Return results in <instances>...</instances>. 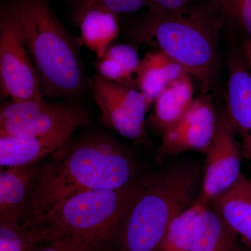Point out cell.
I'll use <instances>...</instances> for the list:
<instances>
[{"label":"cell","mask_w":251,"mask_h":251,"mask_svg":"<svg viewBox=\"0 0 251 251\" xmlns=\"http://www.w3.org/2000/svg\"><path fill=\"white\" fill-rule=\"evenodd\" d=\"M38 168L26 224L39 226L60 201L85 191L115 189L138 179L134 158L116 140L103 135L71 139Z\"/></svg>","instance_id":"6da1fadb"},{"label":"cell","mask_w":251,"mask_h":251,"mask_svg":"<svg viewBox=\"0 0 251 251\" xmlns=\"http://www.w3.org/2000/svg\"><path fill=\"white\" fill-rule=\"evenodd\" d=\"M225 23L224 14L213 0H198L174 11L149 10L133 35L179 64L200 81L206 94L217 74L218 40Z\"/></svg>","instance_id":"7a4b0ae2"},{"label":"cell","mask_w":251,"mask_h":251,"mask_svg":"<svg viewBox=\"0 0 251 251\" xmlns=\"http://www.w3.org/2000/svg\"><path fill=\"white\" fill-rule=\"evenodd\" d=\"M202 175L200 165L177 163L139 177L113 251H158L172 221L196 201Z\"/></svg>","instance_id":"3957f363"},{"label":"cell","mask_w":251,"mask_h":251,"mask_svg":"<svg viewBox=\"0 0 251 251\" xmlns=\"http://www.w3.org/2000/svg\"><path fill=\"white\" fill-rule=\"evenodd\" d=\"M44 97H71L83 92L85 72L76 41L73 40L47 0H10Z\"/></svg>","instance_id":"277c9868"},{"label":"cell","mask_w":251,"mask_h":251,"mask_svg":"<svg viewBox=\"0 0 251 251\" xmlns=\"http://www.w3.org/2000/svg\"><path fill=\"white\" fill-rule=\"evenodd\" d=\"M138 179L124 187L85 191L66 198L50 209L39 226L46 229L49 240L74 237L113 247Z\"/></svg>","instance_id":"5b68a950"},{"label":"cell","mask_w":251,"mask_h":251,"mask_svg":"<svg viewBox=\"0 0 251 251\" xmlns=\"http://www.w3.org/2000/svg\"><path fill=\"white\" fill-rule=\"evenodd\" d=\"M85 109L70 103H50L44 97L9 100L0 109V137L50 134L69 126L87 122Z\"/></svg>","instance_id":"8992f818"},{"label":"cell","mask_w":251,"mask_h":251,"mask_svg":"<svg viewBox=\"0 0 251 251\" xmlns=\"http://www.w3.org/2000/svg\"><path fill=\"white\" fill-rule=\"evenodd\" d=\"M0 86L1 100L44 97L17 21L6 4L0 14Z\"/></svg>","instance_id":"52a82bcc"},{"label":"cell","mask_w":251,"mask_h":251,"mask_svg":"<svg viewBox=\"0 0 251 251\" xmlns=\"http://www.w3.org/2000/svg\"><path fill=\"white\" fill-rule=\"evenodd\" d=\"M89 85L104 125L128 139L145 141L146 114L150 108L140 90L99 75L91 78Z\"/></svg>","instance_id":"ba28073f"},{"label":"cell","mask_w":251,"mask_h":251,"mask_svg":"<svg viewBox=\"0 0 251 251\" xmlns=\"http://www.w3.org/2000/svg\"><path fill=\"white\" fill-rule=\"evenodd\" d=\"M219 112L210 95L194 99L187 111L161 136L156 160L187 151L206 153L215 135Z\"/></svg>","instance_id":"9c48e42d"},{"label":"cell","mask_w":251,"mask_h":251,"mask_svg":"<svg viewBox=\"0 0 251 251\" xmlns=\"http://www.w3.org/2000/svg\"><path fill=\"white\" fill-rule=\"evenodd\" d=\"M205 155L200 196L211 204L232 188L242 175V150L226 112H219L215 135Z\"/></svg>","instance_id":"30bf717a"},{"label":"cell","mask_w":251,"mask_h":251,"mask_svg":"<svg viewBox=\"0 0 251 251\" xmlns=\"http://www.w3.org/2000/svg\"><path fill=\"white\" fill-rule=\"evenodd\" d=\"M225 112L240 139L243 157L251 163V72L239 57L229 61Z\"/></svg>","instance_id":"8fae6325"},{"label":"cell","mask_w":251,"mask_h":251,"mask_svg":"<svg viewBox=\"0 0 251 251\" xmlns=\"http://www.w3.org/2000/svg\"><path fill=\"white\" fill-rule=\"evenodd\" d=\"M74 1V17L80 31L75 41L93 52L97 59H100L120 33L117 15L98 3Z\"/></svg>","instance_id":"7c38bea8"},{"label":"cell","mask_w":251,"mask_h":251,"mask_svg":"<svg viewBox=\"0 0 251 251\" xmlns=\"http://www.w3.org/2000/svg\"><path fill=\"white\" fill-rule=\"evenodd\" d=\"M80 126L75 124L58 131L38 136L0 137V166L9 168L34 164L68 143Z\"/></svg>","instance_id":"4fadbf2b"},{"label":"cell","mask_w":251,"mask_h":251,"mask_svg":"<svg viewBox=\"0 0 251 251\" xmlns=\"http://www.w3.org/2000/svg\"><path fill=\"white\" fill-rule=\"evenodd\" d=\"M38 168L34 164L1 168L0 219L25 223Z\"/></svg>","instance_id":"5bb4252c"},{"label":"cell","mask_w":251,"mask_h":251,"mask_svg":"<svg viewBox=\"0 0 251 251\" xmlns=\"http://www.w3.org/2000/svg\"><path fill=\"white\" fill-rule=\"evenodd\" d=\"M212 207L251 251V181L242 175L237 183L211 203Z\"/></svg>","instance_id":"9a60e30c"},{"label":"cell","mask_w":251,"mask_h":251,"mask_svg":"<svg viewBox=\"0 0 251 251\" xmlns=\"http://www.w3.org/2000/svg\"><path fill=\"white\" fill-rule=\"evenodd\" d=\"M194 87L191 75L186 74L172 82L157 97L148 124L162 136L187 111L193 99Z\"/></svg>","instance_id":"2e32d148"},{"label":"cell","mask_w":251,"mask_h":251,"mask_svg":"<svg viewBox=\"0 0 251 251\" xmlns=\"http://www.w3.org/2000/svg\"><path fill=\"white\" fill-rule=\"evenodd\" d=\"M186 74L184 68L161 51L149 52L140 60L136 74L137 88L150 108L172 82Z\"/></svg>","instance_id":"e0dca14e"},{"label":"cell","mask_w":251,"mask_h":251,"mask_svg":"<svg viewBox=\"0 0 251 251\" xmlns=\"http://www.w3.org/2000/svg\"><path fill=\"white\" fill-rule=\"evenodd\" d=\"M237 234L211 204L198 216L191 251H245Z\"/></svg>","instance_id":"ac0fdd59"},{"label":"cell","mask_w":251,"mask_h":251,"mask_svg":"<svg viewBox=\"0 0 251 251\" xmlns=\"http://www.w3.org/2000/svg\"><path fill=\"white\" fill-rule=\"evenodd\" d=\"M140 59L133 46L125 44H112L103 57L97 59L98 75L115 83L137 87L136 74Z\"/></svg>","instance_id":"d6986e66"},{"label":"cell","mask_w":251,"mask_h":251,"mask_svg":"<svg viewBox=\"0 0 251 251\" xmlns=\"http://www.w3.org/2000/svg\"><path fill=\"white\" fill-rule=\"evenodd\" d=\"M209 204L199 196L191 205L178 214L168 226L158 251H191L196 219Z\"/></svg>","instance_id":"ffe728a7"},{"label":"cell","mask_w":251,"mask_h":251,"mask_svg":"<svg viewBox=\"0 0 251 251\" xmlns=\"http://www.w3.org/2000/svg\"><path fill=\"white\" fill-rule=\"evenodd\" d=\"M49 240L45 228L16 219H0V251H34Z\"/></svg>","instance_id":"44dd1931"},{"label":"cell","mask_w":251,"mask_h":251,"mask_svg":"<svg viewBox=\"0 0 251 251\" xmlns=\"http://www.w3.org/2000/svg\"><path fill=\"white\" fill-rule=\"evenodd\" d=\"M224 15L226 23L251 40V0H213Z\"/></svg>","instance_id":"7402d4cb"},{"label":"cell","mask_w":251,"mask_h":251,"mask_svg":"<svg viewBox=\"0 0 251 251\" xmlns=\"http://www.w3.org/2000/svg\"><path fill=\"white\" fill-rule=\"evenodd\" d=\"M44 244L34 251H112L113 249L110 244L87 242L74 237H56Z\"/></svg>","instance_id":"603a6c76"},{"label":"cell","mask_w":251,"mask_h":251,"mask_svg":"<svg viewBox=\"0 0 251 251\" xmlns=\"http://www.w3.org/2000/svg\"><path fill=\"white\" fill-rule=\"evenodd\" d=\"M98 3L115 14H131L148 6V0H73Z\"/></svg>","instance_id":"cb8c5ba5"},{"label":"cell","mask_w":251,"mask_h":251,"mask_svg":"<svg viewBox=\"0 0 251 251\" xmlns=\"http://www.w3.org/2000/svg\"><path fill=\"white\" fill-rule=\"evenodd\" d=\"M198 0H148L150 11H174L183 9Z\"/></svg>","instance_id":"d4e9b609"},{"label":"cell","mask_w":251,"mask_h":251,"mask_svg":"<svg viewBox=\"0 0 251 251\" xmlns=\"http://www.w3.org/2000/svg\"><path fill=\"white\" fill-rule=\"evenodd\" d=\"M243 51H244V57L246 62L249 69L251 72V40L246 38L243 44Z\"/></svg>","instance_id":"484cf974"},{"label":"cell","mask_w":251,"mask_h":251,"mask_svg":"<svg viewBox=\"0 0 251 251\" xmlns=\"http://www.w3.org/2000/svg\"><path fill=\"white\" fill-rule=\"evenodd\" d=\"M250 181H251V179H250Z\"/></svg>","instance_id":"4316f807"}]
</instances>
